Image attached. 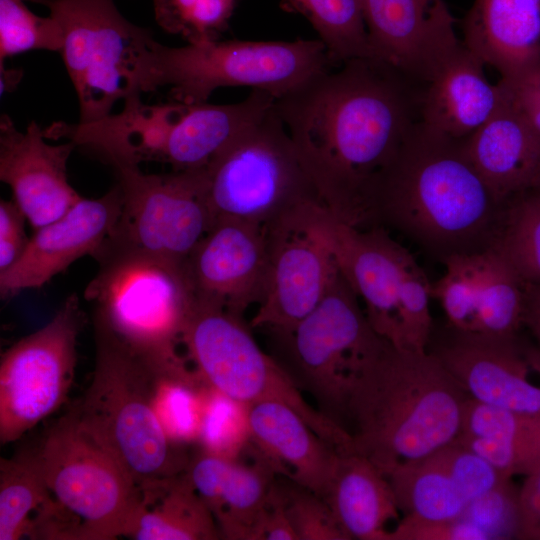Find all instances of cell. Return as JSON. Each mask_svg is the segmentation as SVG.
<instances>
[{
	"instance_id": "obj_1",
	"label": "cell",
	"mask_w": 540,
	"mask_h": 540,
	"mask_svg": "<svg viewBox=\"0 0 540 540\" xmlns=\"http://www.w3.org/2000/svg\"><path fill=\"white\" fill-rule=\"evenodd\" d=\"M275 99L326 208L369 228L373 192L420 119L422 86L372 57L351 58Z\"/></svg>"
},
{
	"instance_id": "obj_2",
	"label": "cell",
	"mask_w": 540,
	"mask_h": 540,
	"mask_svg": "<svg viewBox=\"0 0 540 540\" xmlns=\"http://www.w3.org/2000/svg\"><path fill=\"white\" fill-rule=\"evenodd\" d=\"M506 204L474 167L464 140L420 122L373 192L369 226L396 230L443 262L493 248Z\"/></svg>"
},
{
	"instance_id": "obj_3",
	"label": "cell",
	"mask_w": 540,
	"mask_h": 540,
	"mask_svg": "<svg viewBox=\"0 0 540 540\" xmlns=\"http://www.w3.org/2000/svg\"><path fill=\"white\" fill-rule=\"evenodd\" d=\"M468 398L431 351L386 341L360 370L347 397L355 451L386 476L454 441Z\"/></svg>"
},
{
	"instance_id": "obj_4",
	"label": "cell",
	"mask_w": 540,
	"mask_h": 540,
	"mask_svg": "<svg viewBox=\"0 0 540 540\" xmlns=\"http://www.w3.org/2000/svg\"><path fill=\"white\" fill-rule=\"evenodd\" d=\"M95 364L81 402L79 427L109 452L138 486L183 473L189 459L165 434L152 406L149 364L94 323Z\"/></svg>"
},
{
	"instance_id": "obj_5",
	"label": "cell",
	"mask_w": 540,
	"mask_h": 540,
	"mask_svg": "<svg viewBox=\"0 0 540 540\" xmlns=\"http://www.w3.org/2000/svg\"><path fill=\"white\" fill-rule=\"evenodd\" d=\"M84 290L94 323L147 361L179 355L177 344L194 302L184 264L104 242Z\"/></svg>"
},
{
	"instance_id": "obj_6",
	"label": "cell",
	"mask_w": 540,
	"mask_h": 540,
	"mask_svg": "<svg viewBox=\"0 0 540 540\" xmlns=\"http://www.w3.org/2000/svg\"><path fill=\"white\" fill-rule=\"evenodd\" d=\"M37 452L51 494L39 523L43 539L124 537L139 486L79 427L72 410L52 427Z\"/></svg>"
},
{
	"instance_id": "obj_7",
	"label": "cell",
	"mask_w": 540,
	"mask_h": 540,
	"mask_svg": "<svg viewBox=\"0 0 540 540\" xmlns=\"http://www.w3.org/2000/svg\"><path fill=\"white\" fill-rule=\"evenodd\" d=\"M46 6L63 34L60 52L75 88L81 123L110 115L119 100L153 92L157 41L113 0H30Z\"/></svg>"
},
{
	"instance_id": "obj_8",
	"label": "cell",
	"mask_w": 540,
	"mask_h": 540,
	"mask_svg": "<svg viewBox=\"0 0 540 540\" xmlns=\"http://www.w3.org/2000/svg\"><path fill=\"white\" fill-rule=\"evenodd\" d=\"M203 172L214 220L237 219L267 229L307 206H325L275 102Z\"/></svg>"
},
{
	"instance_id": "obj_9",
	"label": "cell",
	"mask_w": 540,
	"mask_h": 540,
	"mask_svg": "<svg viewBox=\"0 0 540 540\" xmlns=\"http://www.w3.org/2000/svg\"><path fill=\"white\" fill-rule=\"evenodd\" d=\"M181 343L209 386L250 405L285 404L336 450L355 451L351 433L305 400L293 376L260 348L242 317L194 299Z\"/></svg>"
},
{
	"instance_id": "obj_10",
	"label": "cell",
	"mask_w": 540,
	"mask_h": 540,
	"mask_svg": "<svg viewBox=\"0 0 540 540\" xmlns=\"http://www.w3.org/2000/svg\"><path fill=\"white\" fill-rule=\"evenodd\" d=\"M335 64L320 40H213L182 47L157 44L153 87L169 86L174 101L207 102L221 87H251L275 99Z\"/></svg>"
},
{
	"instance_id": "obj_11",
	"label": "cell",
	"mask_w": 540,
	"mask_h": 540,
	"mask_svg": "<svg viewBox=\"0 0 540 540\" xmlns=\"http://www.w3.org/2000/svg\"><path fill=\"white\" fill-rule=\"evenodd\" d=\"M84 323L79 298L73 294L46 325L21 338L1 355L2 445L19 439L66 401Z\"/></svg>"
},
{
	"instance_id": "obj_12",
	"label": "cell",
	"mask_w": 540,
	"mask_h": 540,
	"mask_svg": "<svg viewBox=\"0 0 540 540\" xmlns=\"http://www.w3.org/2000/svg\"><path fill=\"white\" fill-rule=\"evenodd\" d=\"M358 300L340 272L317 307L291 332L278 334L289 344L320 410L331 418L345 413L355 378L387 341L372 328Z\"/></svg>"
},
{
	"instance_id": "obj_13",
	"label": "cell",
	"mask_w": 540,
	"mask_h": 540,
	"mask_svg": "<svg viewBox=\"0 0 540 540\" xmlns=\"http://www.w3.org/2000/svg\"><path fill=\"white\" fill-rule=\"evenodd\" d=\"M122 205L106 243L184 264L214 222L203 168L169 174L115 169Z\"/></svg>"
},
{
	"instance_id": "obj_14",
	"label": "cell",
	"mask_w": 540,
	"mask_h": 540,
	"mask_svg": "<svg viewBox=\"0 0 540 540\" xmlns=\"http://www.w3.org/2000/svg\"><path fill=\"white\" fill-rule=\"evenodd\" d=\"M325 208L307 206L266 229V284L252 327L275 334L291 332L317 307L339 275L321 224Z\"/></svg>"
},
{
	"instance_id": "obj_15",
	"label": "cell",
	"mask_w": 540,
	"mask_h": 540,
	"mask_svg": "<svg viewBox=\"0 0 540 540\" xmlns=\"http://www.w3.org/2000/svg\"><path fill=\"white\" fill-rule=\"evenodd\" d=\"M432 283L450 327L463 332L516 337L524 326L525 284L495 249L451 256Z\"/></svg>"
},
{
	"instance_id": "obj_16",
	"label": "cell",
	"mask_w": 540,
	"mask_h": 540,
	"mask_svg": "<svg viewBox=\"0 0 540 540\" xmlns=\"http://www.w3.org/2000/svg\"><path fill=\"white\" fill-rule=\"evenodd\" d=\"M338 267L364 303L372 328L402 348L400 297L406 266L413 255L379 226L356 228L329 210L321 214Z\"/></svg>"
},
{
	"instance_id": "obj_17",
	"label": "cell",
	"mask_w": 540,
	"mask_h": 540,
	"mask_svg": "<svg viewBox=\"0 0 540 540\" xmlns=\"http://www.w3.org/2000/svg\"><path fill=\"white\" fill-rule=\"evenodd\" d=\"M268 267L264 227L217 218L184 262L194 299L243 317L262 300Z\"/></svg>"
},
{
	"instance_id": "obj_18",
	"label": "cell",
	"mask_w": 540,
	"mask_h": 540,
	"mask_svg": "<svg viewBox=\"0 0 540 540\" xmlns=\"http://www.w3.org/2000/svg\"><path fill=\"white\" fill-rule=\"evenodd\" d=\"M373 58L424 85L460 47L443 0H360Z\"/></svg>"
},
{
	"instance_id": "obj_19",
	"label": "cell",
	"mask_w": 540,
	"mask_h": 540,
	"mask_svg": "<svg viewBox=\"0 0 540 540\" xmlns=\"http://www.w3.org/2000/svg\"><path fill=\"white\" fill-rule=\"evenodd\" d=\"M121 205L117 184L99 198L82 197L64 215L35 229L18 260L0 273L1 297L40 288L78 259L93 257L113 231Z\"/></svg>"
},
{
	"instance_id": "obj_20",
	"label": "cell",
	"mask_w": 540,
	"mask_h": 540,
	"mask_svg": "<svg viewBox=\"0 0 540 540\" xmlns=\"http://www.w3.org/2000/svg\"><path fill=\"white\" fill-rule=\"evenodd\" d=\"M31 122L19 131L11 118H0V179L35 230L64 215L82 196L71 186L67 161L76 145H52Z\"/></svg>"
},
{
	"instance_id": "obj_21",
	"label": "cell",
	"mask_w": 540,
	"mask_h": 540,
	"mask_svg": "<svg viewBox=\"0 0 540 540\" xmlns=\"http://www.w3.org/2000/svg\"><path fill=\"white\" fill-rule=\"evenodd\" d=\"M451 329V337L431 352L470 398L540 416V385L529 379L533 367L516 337Z\"/></svg>"
},
{
	"instance_id": "obj_22",
	"label": "cell",
	"mask_w": 540,
	"mask_h": 540,
	"mask_svg": "<svg viewBox=\"0 0 540 540\" xmlns=\"http://www.w3.org/2000/svg\"><path fill=\"white\" fill-rule=\"evenodd\" d=\"M254 462L230 460L201 451L185 471L209 507L221 538L254 540V528L264 511L277 474L251 445Z\"/></svg>"
},
{
	"instance_id": "obj_23",
	"label": "cell",
	"mask_w": 540,
	"mask_h": 540,
	"mask_svg": "<svg viewBox=\"0 0 540 540\" xmlns=\"http://www.w3.org/2000/svg\"><path fill=\"white\" fill-rule=\"evenodd\" d=\"M495 113L464 140L474 167L503 201L540 189V136L514 105L505 84Z\"/></svg>"
},
{
	"instance_id": "obj_24",
	"label": "cell",
	"mask_w": 540,
	"mask_h": 540,
	"mask_svg": "<svg viewBox=\"0 0 540 540\" xmlns=\"http://www.w3.org/2000/svg\"><path fill=\"white\" fill-rule=\"evenodd\" d=\"M484 65L462 42L422 86V124L444 136L465 140L487 122L499 107L504 89L500 81H488Z\"/></svg>"
},
{
	"instance_id": "obj_25",
	"label": "cell",
	"mask_w": 540,
	"mask_h": 540,
	"mask_svg": "<svg viewBox=\"0 0 540 540\" xmlns=\"http://www.w3.org/2000/svg\"><path fill=\"white\" fill-rule=\"evenodd\" d=\"M251 444L298 486L322 497L341 452L289 406L265 401L250 408Z\"/></svg>"
},
{
	"instance_id": "obj_26",
	"label": "cell",
	"mask_w": 540,
	"mask_h": 540,
	"mask_svg": "<svg viewBox=\"0 0 540 540\" xmlns=\"http://www.w3.org/2000/svg\"><path fill=\"white\" fill-rule=\"evenodd\" d=\"M463 33L464 45L503 79L540 68V0H475Z\"/></svg>"
},
{
	"instance_id": "obj_27",
	"label": "cell",
	"mask_w": 540,
	"mask_h": 540,
	"mask_svg": "<svg viewBox=\"0 0 540 540\" xmlns=\"http://www.w3.org/2000/svg\"><path fill=\"white\" fill-rule=\"evenodd\" d=\"M322 498L349 540H388L386 525L399 518L387 477L357 452L339 454Z\"/></svg>"
},
{
	"instance_id": "obj_28",
	"label": "cell",
	"mask_w": 540,
	"mask_h": 540,
	"mask_svg": "<svg viewBox=\"0 0 540 540\" xmlns=\"http://www.w3.org/2000/svg\"><path fill=\"white\" fill-rule=\"evenodd\" d=\"M124 537L135 540L221 538L209 507L185 471L139 486V500Z\"/></svg>"
},
{
	"instance_id": "obj_29",
	"label": "cell",
	"mask_w": 540,
	"mask_h": 540,
	"mask_svg": "<svg viewBox=\"0 0 540 540\" xmlns=\"http://www.w3.org/2000/svg\"><path fill=\"white\" fill-rule=\"evenodd\" d=\"M271 94L253 89L242 101L190 104L179 124L166 163L175 171L206 167L226 146L257 122L274 104Z\"/></svg>"
},
{
	"instance_id": "obj_30",
	"label": "cell",
	"mask_w": 540,
	"mask_h": 540,
	"mask_svg": "<svg viewBox=\"0 0 540 540\" xmlns=\"http://www.w3.org/2000/svg\"><path fill=\"white\" fill-rule=\"evenodd\" d=\"M460 434L479 437L475 451L504 475L527 476L540 468V416L468 398Z\"/></svg>"
},
{
	"instance_id": "obj_31",
	"label": "cell",
	"mask_w": 540,
	"mask_h": 540,
	"mask_svg": "<svg viewBox=\"0 0 540 540\" xmlns=\"http://www.w3.org/2000/svg\"><path fill=\"white\" fill-rule=\"evenodd\" d=\"M400 512L419 521L457 519L469 503L442 447L399 464L386 475Z\"/></svg>"
},
{
	"instance_id": "obj_32",
	"label": "cell",
	"mask_w": 540,
	"mask_h": 540,
	"mask_svg": "<svg viewBox=\"0 0 540 540\" xmlns=\"http://www.w3.org/2000/svg\"><path fill=\"white\" fill-rule=\"evenodd\" d=\"M146 362L152 371V406L168 439L181 448L198 443L207 384L180 355Z\"/></svg>"
},
{
	"instance_id": "obj_33",
	"label": "cell",
	"mask_w": 540,
	"mask_h": 540,
	"mask_svg": "<svg viewBox=\"0 0 540 540\" xmlns=\"http://www.w3.org/2000/svg\"><path fill=\"white\" fill-rule=\"evenodd\" d=\"M38 452L0 459V540L28 535L35 514L50 500Z\"/></svg>"
},
{
	"instance_id": "obj_34",
	"label": "cell",
	"mask_w": 540,
	"mask_h": 540,
	"mask_svg": "<svg viewBox=\"0 0 540 540\" xmlns=\"http://www.w3.org/2000/svg\"><path fill=\"white\" fill-rule=\"evenodd\" d=\"M286 2L310 22L335 64L351 58H373L360 0Z\"/></svg>"
},
{
	"instance_id": "obj_35",
	"label": "cell",
	"mask_w": 540,
	"mask_h": 540,
	"mask_svg": "<svg viewBox=\"0 0 540 540\" xmlns=\"http://www.w3.org/2000/svg\"><path fill=\"white\" fill-rule=\"evenodd\" d=\"M527 285L540 286V191L507 201L494 247Z\"/></svg>"
},
{
	"instance_id": "obj_36",
	"label": "cell",
	"mask_w": 540,
	"mask_h": 540,
	"mask_svg": "<svg viewBox=\"0 0 540 540\" xmlns=\"http://www.w3.org/2000/svg\"><path fill=\"white\" fill-rule=\"evenodd\" d=\"M251 405L207 384L198 444L201 451L236 460L251 445Z\"/></svg>"
},
{
	"instance_id": "obj_37",
	"label": "cell",
	"mask_w": 540,
	"mask_h": 540,
	"mask_svg": "<svg viewBox=\"0 0 540 540\" xmlns=\"http://www.w3.org/2000/svg\"><path fill=\"white\" fill-rule=\"evenodd\" d=\"M458 518L477 528L485 540L535 539L512 478L471 500Z\"/></svg>"
},
{
	"instance_id": "obj_38",
	"label": "cell",
	"mask_w": 540,
	"mask_h": 540,
	"mask_svg": "<svg viewBox=\"0 0 540 540\" xmlns=\"http://www.w3.org/2000/svg\"><path fill=\"white\" fill-rule=\"evenodd\" d=\"M236 0H154L158 25L188 44L219 40L227 29Z\"/></svg>"
},
{
	"instance_id": "obj_39",
	"label": "cell",
	"mask_w": 540,
	"mask_h": 540,
	"mask_svg": "<svg viewBox=\"0 0 540 540\" xmlns=\"http://www.w3.org/2000/svg\"><path fill=\"white\" fill-rule=\"evenodd\" d=\"M25 1L0 0V63L31 50H62L63 34L58 22L51 15L34 14Z\"/></svg>"
},
{
	"instance_id": "obj_40",
	"label": "cell",
	"mask_w": 540,
	"mask_h": 540,
	"mask_svg": "<svg viewBox=\"0 0 540 540\" xmlns=\"http://www.w3.org/2000/svg\"><path fill=\"white\" fill-rule=\"evenodd\" d=\"M286 511L298 540H349L327 502L302 488L285 489Z\"/></svg>"
},
{
	"instance_id": "obj_41",
	"label": "cell",
	"mask_w": 540,
	"mask_h": 540,
	"mask_svg": "<svg viewBox=\"0 0 540 540\" xmlns=\"http://www.w3.org/2000/svg\"><path fill=\"white\" fill-rule=\"evenodd\" d=\"M388 540H485L470 523L457 518L451 521L428 522L403 517Z\"/></svg>"
},
{
	"instance_id": "obj_42",
	"label": "cell",
	"mask_w": 540,
	"mask_h": 540,
	"mask_svg": "<svg viewBox=\"0 0 540 540\" xmlns=\"http://www.w3.org/2000/svg\"><path fill=\"white\" fill-rule=\"evenodd\" d=\"M25 215L11 200L0 201V273L12 266L25 250Z\"/></svg>"
},
{
	"instance_id": "obj_43",
	"label": "cell",
	"mask_w": 540,
	"mask_h": 540,
	"mask_svg": "<svg viewBox=\"0 0 540 540\" xmlns=\"http://www.w3.org/2000/svg\"><path fill=\"white\" fill-rule=\"evenodd\" d=\"M254 540H298L287 515L285 489L273 486L255 525Z\"/></svg>"
},
{
	"instance_id": "obj_44",
	"label": "cell",
	"mask_w": 540,
	"mask_h": 540,
	"mask_svg": "<svg viewBox=\"0 0 540 540\" xmlns=\"http://www.w3.org/2000/svg\"><path fill=\"white\" fill-rule=\"evenodd\" d=\"M500 80L516 108L540 136V68L517 79Z\"/></svg>"
},
{
	"instance_id": "obj_45",
	"label": "cell",
	"mask_w": 540,
	"mask_h": 540,
	"mask_svg": "<svg viewBox=\"0 0 540 540\" xmlns=\"http://www.w3.org/2000/svg\"><path fill=\"white\" fill-rule=\"evenodd\" d=\"M524 326L534 336L537 346L528 352L533 369L540 374V286L527 285Z\"/></svg>"
},
{
	"instance_id": "obj_46",
	"label": "cell",
	"mask_w": 540,
	"mask_h": 540,
	"mask_svg": "<svg viewBox=\"0 0 540 540\" xmlns=\"http://www.w3.org/2000/svg\"><path fill=\"white\" fill-rule=\"evenodd\" d=\"M520 499L535 539H540V468L526 476Z\"/></svg>"
},
{
	"instance_id": "obj_47",
	"label": "cell",
	"mask_w": 540,
	"mask_h": 540,
	"mask_svg": "<svg viewBox=\"0 0 540 540\" xmlns=\"http://www.w3.org/2000/svg\"><path fill=\"white\" fill-rule=\"evenodd\" d=\"M1 67V91L10 90L13 86H16L22 77L19 70H6Z\"/></svg>"
},
{
	"instance_id": "obj_48",
	"label": "cell",
	"mask_w": 540,
	"mask_h": 540,
	"mask_svg": "<svg viewBox=\"0 0 540 540\" xmlns=\"http://www.w3.org/2000/svg\"><path fill=\"white\" fill-rule=\"evenodd\" d=\"M539 191H540V189H539Z\"/></svg>"
}]
</instances>
